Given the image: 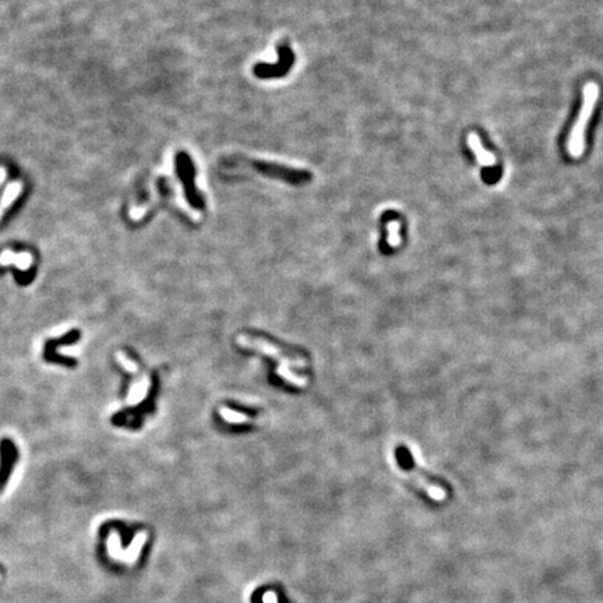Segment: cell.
I'll list each match as a JSON object with an SVG mask.
<instances>
[{
  "mask_svg": "<svg viewBox=\"0 0 603 603\" xmlns=\"http://www.w3.org/2000/svg\"><path fill=\"white\" fill-rule=\"evenodd\" d=\"M23 188H24V185L21 182H13L6 188L4 193H3V197L0 198V218L3 217L4 211L17 200V197L21 194Z\"/></svg>",
  "mask_w": 603,
  "mask_h": 603,
  "instance_id": "8",
  "label": "cell"
},
{
  "mask_svg": "<svg viewBox=\"0 0 603 603\" xmlns=\"http://www.w3.org/2000/svg\"><path fill=\"white\" fill-rule=\"evenodd\" d=\"M250 166L260 172L264 176H270L274 179H279L284 181L289 185L294 186H302L306 185L309 182H311L313 176L309 171L304 169H294V168H288L285 165H279L275 162H267V161H250L249 162Z\"/></svg>",
  "mask_w": 603,
  "mask_h": 603,
  "instance_id": "3",
  "label": "cell"
},
{
  "mask_svg": "<svg viewBox=\"0 0 603 603\" xmlns=\"http://www.w3.org/2000/svg\"><path fill=\"white\" fill-rule=\"evenodd\" d=\"M466 143H468V147L475 154L479 165L486 166V168H491V166L496 165V162H497L496 156L484 147V144H482V142H481V139L476 133H471L466 139Z\"/></svg>",
  "mask_w": 603,
  "mask_h": 603,
  "instance_id": "7",
  "label": "cell"
},
{
  "mask_svg": "<svg viewBox=\"0 0 603 603\" xmlns=\"http://www.w3.org/2000/svg\"><path fill=\"white\" fill-rule=\"evenodd\" d=\"M401 474L408 479V481H411L412 484H415L419 489L423 490L430 498H433V500H436V501H443L446 497H447V493H446V490L443 489L442 486H439V485H436V484H432V482H429L425 476H422L419 472H416V471H404V469H401Z\"/></svg>",
  "mask_w": 603,
  "mask_h": 603,
  "instance_id": "6",
  "label": "cell"
},
{
  "mask_svg": "<svg viewBox=\"0 0 603 603\" xmlns=\"http://www.w3.org/2000/svg\"><path fill=\"white\" fill-rule=\"evenodd\" d=\"M598 98H599V85L597 82H587L582 92L581 110L567 139V152L572 158H580L585 151L587 127L598 104Z\"/></svg>",
  "mask_w": 603,
  "mask_h": 603,
  "instance_id": "2",
  "label": "cell"
},
{
  "mask_svg": "<svg viewBox=\"0 0 603 603\" xmlns=\"http://www.w3.org/2000/svg\"><path fill=\"white\" fill-rule=\"evenodd\" d=\"M278 52V62L274 65H268V63H257L253 68V75L262 80H272V78H281L284 75H288L295 63V53L294 50L282 43L278 45L277 48Z\"/></svg>",
  "mask_w": 603,
  "mask_h": 603,
  "instance_id": "4",
  "label": "cell"
},
{
  "mask_svg": "<svg viewBox=\"0 0 603 603\" xmlns=\"http://www.w3.org/2000/svg\"><path fill=\"white\" fill-rule=\"evenodd\" d=\"M236 343L243 348V349H250L259 353H263L267 356H271L274 361H277L278 366H277V375L284 378L288 384L304 388L309 383L307 377L299 376L297 373L292 372L294 368H306L307 366V361L301 356H289L287 355L279 346H277L275 343L267 341V339L260 338V337H252L249 334H239L236 337Z\"/></svg>",
  "mask_w": 603,
  "mask_h": 603,
  "instance_id": "1",
  "label": "cell"
},
{
  "mask_svg": "<svg viewBox=\"0 0 603 603\" xmlns=\"http://www.w3.org/2000/svg\"><path fill=\"white\" fill-rule=\"evenodd\" d=\"M218 412H220L221 419L225 420L226 423H230V425H243V423L253 422V419L249 415L233 411V410H230L228 407H220Z\"/></svg>",
  "mask_w": 603,
  "mask_h": 603,
  "instance_id": "9",
  "label": "cell"
},
{
  "mask_svg": "<svg viewBox=\"0 0 603 603\" xmlns=\"http://www.w3.org/2000/svg\"><path fill=\"white\" fill-rule=\"evenodd\" d=\"M33 262L31 255L30 253H24V255H14L10 252H4L0 256V263L1 264H17L21 270H27L30 267V264Z\"/></svg>",
  "mask_w": 603,
  "mask_h": 603,
  "instance_id": "10",
  "label": "cell"
},
{
  "mask_svg": "<svg viewBox=\"0 0 603 603\" xmlns=\"http://www.w3.org/2000/svg\"><path fill=\"white\" fill-rule=\"evenodd\" d=\"M400 228H401V224H400L398 220H393V221H388L387 223V232H388L387 243H388V247L395 249V247H398L401 245Z\"/></svg>",
  "mask_w": 603,
  "mask_h": 603,
  "instance_id": "11",
  "label": "cell"
},
{
  "mask_svg": "<svg viewBox=\"0 0 603 603\" xmlns=\"http://www.w3.org/2000/svg\"><path fill=\"white\" fill-rule=\"evenodd\" d=\"M176 168H178V175L182 179V183H183L185 193H186L190 206L196 210H203L204 208V198L197 191L196 185H194L196 171H194V165H193L188 154L181 152V154L176 155Z\"/></svg>",
  "mask_w": 603,
  "mask_h": 603,
  "instance_id": "5",
  "label": "cell"
},
{
  "mask_svg": "<svg viewBox=\"0 0 603 603\" xmlns=\"http://www.w3.org/2000/svg\"><path fill=\"white\" fill-rule=\"evenodd\" d=\"M263 603H278L277 602V597L272 591H268L263 595Z\"/></svg>",
  "mask_w": 603,
  "mask_h": 603,
  "instance_id": "12",
  "label": "cell"
},
{
  "mask_svg": "<svg viewBox=\"0 0 603 603\" xmlns=\"http://www.w3.org/2000/svg\"><path fill=\"white\" fill-rule=\"evenodd\" d=\"M6 176H7V171H6V168H4V166H0V186H1V183L4 182Z\"/></svg>",
  "mask_w": 603,
  "mask_h": 603,
  "instance_id": "13",
  "label": "cell"
}]
</instances>
